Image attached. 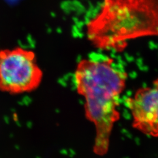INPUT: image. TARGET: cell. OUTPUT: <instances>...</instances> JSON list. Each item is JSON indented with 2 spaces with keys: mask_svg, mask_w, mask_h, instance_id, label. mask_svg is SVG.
I'll use <instances>...</instances> for the list:
<instances>
[{
  "mask_svg": "<svg viewBox=\"0 0 158 158\" xmlns=\"http://www.w3.org/2000/svg\"><path fill=\"white\" fill-rule=\"evenodd\" d=\"M74 79L79 94L85 98V114L96 128L93 151L107 152L114 124L120 118L119 98L124 90L127 73L114 66V60L83 59L77 66Z\"/></svg>",
  "mask_w": 158,
  "mask_h": 158,
  "instance_id": "1",
  "label": "cell"
},
{
  "mask_svg": "<svg viewBox=\"0 0 158 158\" xmlns=\"http://www.w3.org/2000/svg\"><path fill=\"white\" fill-rule=\"evenodd\" d=\"M158 85L156 80L152 85L139 89L126 100L132 116L133 127L152 137L158 135Z\"/></svg>",
  "mask_w": 158,
  "mask_h": 158,
  "instance_id": "4",
  "label": "cell"
},
{
  "mask_svg": "<svg viewBox=\"0 0 158 158\" xmlns=\"http://www.w3.org/2000/svg\"><path fill=\"white\" fill-rule=\"evenodd\" d=\"M158 28V0H103L86 34L97 49L121 52L130 40L157 36Z\"/></svg>",
  "mask_w": 158,
  "mask_h": 158,
  "instance_id": "2",
  "label": "cell"
},
{
  "mask_svg": "<svg viewBox=\"0 0 158 158\" xmlns=\"http://www.w3.org/2000/svg\"><path fill=\"white\" fill-rule=\"evenodd\" d=\"M43 77L33 51L16 47L0 49V91L10 94L29 93Z\"/></svg>",
  "mask_w": 158,
  "mask_h": 158,
  "instance_id": "3",
  "label": "cell"
}]
</instances>
